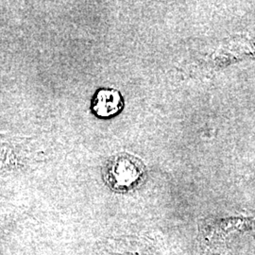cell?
Returning <instances> with one entry per match:
<instances>
[{"instance_id":"obj_1","label":"cell","mask_w":255,"mask_h":255,"mask_svg":"<svg viewBox=\"0 0 255 255\" xmlns=\"http://www.w3.org/2000/svg\"><path fill=\"white\" fill-rule=\"evenodd\" d=\"M145 173L141 160L133 155L119 153L107 161L104 167V178L112 188L128 190L138 184Z\"/></svg>"},{"instance_id":"obj_2","label":"cell","mask_w":255,"mask_h":255,"mask_svg":"<svg viewBox=\"0 0 255 255\" xmlns=\"http://www.w3.org/2000/svg\"><path fill=\"white\" fill-rule=\"evenodd\" d=\"M123 108L124 99L118 89L101 87L92 98V113L99 119H112L119 115Z\"/></svg>"}]
</instances>
